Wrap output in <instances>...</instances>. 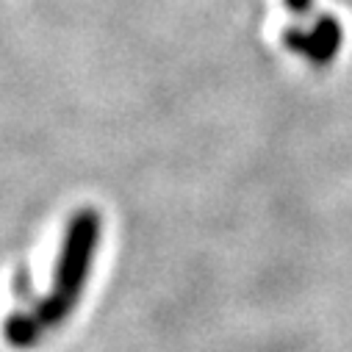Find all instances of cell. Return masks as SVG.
<instances>
[{
	"label": "cell",
	"mask_w": 352,
	"mask_h": 352,
	"mask_svg": "<svg viewBox=\"0 0 352 352\" xmlns=\"http://www.w3.org/2000/svg\"><path fill=\"white\" fill-rule=\"evenodd\" d=\"M280 42L289 53L302 56L314 67H327L330 61H336V56L341 50L344 28H341V20L336 14H316L311 28L289 25L283 31Z\"/></svg>",
	"instance_id": "obj_2"
},
{
	"label": "cell",
	"mask_w": 352,
	"mask_h": 352,
	"mask_svg": "<svg viewBox=\"0 0 352 352\" xmlns=\"http://www.w3.org/2000/svg\"><path fill=\"white\" fill-rule=\"evenodd\" d=\"M100 228H103V219L95 208H80L67 222L64 244H61L56 272H53V289L45 300H36L31 311L42 330L67 319V314L78 302L83 283L89 278V267H92V258L100 241Z\"/></svg>",
	"instance_id": "obj_1"
},
{
	"label": "cell",
	"mask_w": 352,
	"mask_h": 352,
	"mask_svg": "<svg viewBox=\"0 0 352 352\" xmlns=\"http://www.w3.org/2000/svg\"><path fill=\"white\" fill-rule=\"evenodd\" d=\"M39 333H42V327L31 311L28 314H12L6 322V338L14 346H31L39 338Z\"/></svg>",
	"instance_id": "obj_3"
},
{
	"label": "cell",
	"mask_w": 352,
	"mask_h": 352,
	"mask_svg": "<svg viewBox=\"0 0 352 352\" xmlns=\"http://www.w3.org/2000/svg\"><path fill=\"white\" fill-rule=\"evenodd\" d=\"M283 6H286V12H289V14H294V17L305 20V17H311V14H314L316 0H283Z\"/></svg>",
	"instance_id": "obj_4"
}]
</instances>
